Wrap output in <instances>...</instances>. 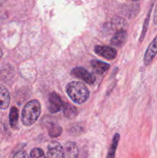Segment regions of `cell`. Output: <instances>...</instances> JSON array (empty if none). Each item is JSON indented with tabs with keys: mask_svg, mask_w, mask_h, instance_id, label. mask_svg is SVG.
<instances>
[{
	"mask_svg": "<svg viewBox=\"0 0 157 158\" xmlns=\"http://www.w3.org/2000/svg\"><path fill=\"white\" fill-rule=\"evenodd\" d=\"M66 93L71 100L77 104H82L88 100L89 91L84 83L72 81L66 86Z\"/></svg>",
	"mask_w": 157,
	"mask_h": 158,
	"instance_id": "1",
	"label": "cell"
},
{
	"mask_svg": "<svg viewBox=\"0 0 157 158\" xmlns=\"http://www.w3.org/2000/svg\"><path fill=\"white\" fill-rule=\"evenodd\" d=\"M41 114V105L37 100L28 102L22 111V122L25 126H31L37 121Z\"/></svg>",
	"mask_w": 157,
	"mask_h": 158,
	"instance_id": "2",
	"label": "cell"
},
{
	"mask_svg": "<svg viewBox=\"0 0 157 158\" xmlns=\"http://www.w3.org/2000/svg\"><path fill=\"white\" fill-rule=\"evenodd\" d=\"M72 74L76 78L83 80L87 84L92 85L95 82V77L83 67H75L72 70Z\"/></svg>",
	"mask_w": 157,
	"mask_h": 158,
	"instance_id": "3",
	"label": "cell"
},
{
	"mask_svg": "<svg viewBox=\"0 0 157 158\" xmlns=\"http://www.w3.org/2000/svg\"><path fill=\"white\" fill-rule=\"evenodd\" d=\"M64 102L61 99L60 96L55 92H52L49 96V110L51 114H56L60 110L62 109Z\"/></svg>",
	"mask_w": 157,
	"mask_h": 158,
	"instance_id": "4",
	"label": "cell"
},
{
	"mask_svg": "<svg viewBox=\"0 0 157 158\" xmlns=\"http://www.w3.org/2000/svg\"><path fill=\"white\" fill-rule=\"evenodd\" d=\"M64 148L58 142H52L48 147L46 158H65Z\"/></svg>",
	"mask_w": 157,
	"mask_h": 158,
	"instance_id": "5",
	"label": "cell"
},
{
	"mask_svg": "<svg viewBox=\"0 0 157 158\" xmlns=\"http://www.w3.org/2000/svg\"><path fill=\"white\" fill-rule=\"evenodd\" d=\"M95 52L108 60H114L117 55L116 50L114 48L107 46H95Z\"/></svg>",
	"mask_w": 157,
	"mask_h": 158,
	"instance_id": "6",
	"label": "cell"
},
{
	"mask_svg": "<svg viewBox=\"0 0 157 158\" xmlns=\"http://www.w3.org/2000/svg\"><path fill=\"white\" fill-rule=\"evenodd\" d=\"M157 54V35L154 38L152 43L149 44L148 46L147 49H146V52H145L144 59H143V62L146 66L150 64L153 59Z\"/></svg>",
	"mask_w": 157,
	"mask_h": 158,
	"instance_id": "7",
	"label": "cell"
},
{
	"mask_svg": "<svg viewBox=\"0 0 157 158\" xmlns=\"http://www.w3.org/2000/svg\"><path fill=\"white\" fill-rule=\"evenodd\" d=\"M10 103V94L4 86L0 84V109L6 110Z\"/></svg>",
	"mask_w": 157,
	"mask_h": 158,
	"instance_id": "8",
	"label": "cell"
},
{
	"mask_svg": "<svg viewBox=\"0 0 157 158\" xmlns=\"http://www.w3.org/2000/svg\"><path fill=\"white\" fill-rule=\"evenodd\" d=\"M91 66H92L93 70L99 75L104 74L109 69V63H104V62L99 61V60H94L91 61Z\"/></svg>",
	"mask_w": 157,
	"mask_h": 158,
	"instance_id": "9",
	"label": "cell"
},
{
	"mask_svg": "<svg viewBox=\"0 0 157 158\" xmlns=\"http://www.w3.org/2000/svg\"><path fill=\"white\" fill-rule=\"evenodd\" d=\"M127 38V32L126 30L119 31L114 34L111 40V44L115 46H120L126 42Z\"/></svg>",
	"mask_w": 157,
	"mask_h": 158,
	"instance_id": "10",
	"label": "cell"
},
{
	"mask_svg": "<svg viewBox=\"0 0 157 158\" xmlns=\"http://www.w3.org/2000/svg\"><path fill=\"white\" fill-rule=\"evenodd\" d=\"M65 154L68 158H77L78 154V150L77 146L73 142H68L64 148Z\"/></svg>",
	"mask_w": 157,
	"mask_h": 158,
	"instance_id": "11",
	"label": "cell"
},
{
	"mask_svg": "<svg viewBox=\"0 0 157 158\" xmlns=\"http://www.w3.org/2000/svg\"><path fill=\"white\" fill-rule=\"evenodd\" d=\"M112 29L115 30V32H119V31H123L126 30V23L124 19L119 18V17H116L114 18L112 21V24H111Z\"/></svg>",
	"mask_w": 157,
	"mask_h": 158,
	"instance_id": "12",
	"label": "cell"
},
{
	"mask_svg": "<svg viewBox=\"0 0 157 158\" xmlns=\"http://www.w3.org/2000/svg\"><path fill=\"white\" fill-rule=\"evenodd\" d=\"M62 109L65 116L68 118H74L78 114V110H77L76 107L69 104V103H64Z\"/></svg>",
	"mask_w": 157,
	"mask_h": 158,
	"instance_id": "13",
	"label": "cell"
},
{
	"mask_svg": "<svg viewBox=\"0 0 157 158\" xmlns=\"http://www.w3.org/2000/svg\"><path fill=\"white\" fill-rule=\"evenodd\" d=\"M120 136L119 134H115L114 135L113 139H112V143L110 145V148H109V152H108L107 157L106 158H114L115 157V151H116V148L118 147L119 141Z\"/></svg>",
	"mask_w": 157,
	"mask_h": 158,
	"instance_id": "14",
	"label": "cell"
},
{
	"mask_svg": "<svg viewBox=\"0 0 157 158\" xmlns=\"http://www.w3.org/2000/svg\"><path fill=\"white\" fill-rule=\"evenodd\" d=\"M18 120V111L15 106H12L9 112V123L12 128L16 127Z\"/></svg>",
	"mask_w": 157,
	"mask_h": 158,
	"instance_id": "15",
	"label": "cell"
},
{
	"mask_svg": "<svg viewBox=\"0 0 157 158\" xmlns=\"http://www.w3.org/2000/svg\"><path fill=\"white\" fill-rule=\"evenodd\" d=\"M62 132V130L60 126L56 123H51L49 127V134L51 137H57L60 136Z\"/></svg>",
	"mask_w": 157,
	"mask_h": 158,
	"instance_id": "16",
	"label": "cell"
},
{
	"mask_svg": "<svg viewBox=\"0 0 157 158\" xmlns=\"http://www.w3.org/2000/svg\"><path fill=\"white\" fill-rule=\"evenodd\" d=\"M152 6H151V7H150V9H149V12H148L147 17H146V19H145V23H144V25H143V32H142L141 36H140L139 42H142V41H143V39H144V37H145V35H146V32H147L148 26H149V18H150V15H151V11H152Z\"/></svg>",
	"mask_w": 157,
	"mask_h": 158,
	"instance_id": "17",
	"label": "cell"
},
{
	"mask_svg": "<svg viewBox=\"0 0 157 158\" xmlns=\"http://www.w3.org/2000/svg\"><path fill=\"white\" fill-rule=\"evenodd\" d=\"M31 158H46L44 152L40 148H34L30 152Z\"/></svg>",
	"mask_w": 157,
	"mask_h": 158,
	"instance_id": "18",
	"label": "cell"
},
{
	"mask_svg": "<svg viewBox=\"0 0 157 158\" xmlns=\"http://www.w3.org/2000/svg\"><path fill=\"white\" fill-rule=\"evenodd\" d=\"M13 158H29V157L28 156V154H26L25 151H21L17 152L16 154H15V156H14Z\"/></svg>",
	"mask_w": 157,
	"mask_h": 158,
	"instance_id": "19",
	"label": "cell"
},
{
	"mask_svg": "<svg viewBox=\"0 0 157 158\" xmlns=\"http://www.w3.org/2000/svg\"><path fill=\"white\" fill-rule=\"evenodd\" d=\"M153 22L155 25H157V3L155 6V12H154V16H153Z\"/></svg>",
	"mask_w": 157,
	"mask_h": 158,
	"instance_id": "20",
	"label": "cell"
},
{
	"mask_svg": "<svg viewBox=\"0 0 157 158\" xmlns=\"http://www.w3.org/2000/svg\"><path fill=\"white\" fill-rule=\"evenodd\" d=\"M2 55H3V52H2V50L1 49V48H0V59L2 57Z\"/></svg>",
	"mask_w": 157,
	"mask_h": 158,
	"instance_id": "21",
	"label": "cell"
}]
</instances>
